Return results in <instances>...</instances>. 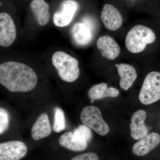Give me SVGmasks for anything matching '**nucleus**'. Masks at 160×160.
Masks as SVG:
<instances>
[{"instance_id":"15","label":"nucleus","mask_w":160,"mask_h":160,"mask_svg":"<svg viewBox=\"0 0 160 160\" xmlns=\"http://www.w3.org/2000/svg\"><path fill=\"white\" fill-rule=\"evenodd\" d=\"M70 33L75 42L79 46L87 45L92 38L91 29L83 22L74 23L72 26Z\"/></svg>"},{"instance_id":"7","label":"nucleus","mask_w":160,"mask_h":160,"mask_svg":"<svg viewBox=\"0 0 160 160\" xmlns=\"http://www.w3.org/2000/svg\"><path fill=\"white\" fill-rule=\"evenodd\" d=\"M27 146L19 141H11L0 144V160H20L26 156Z\"/></svg>"},{"instance_id":"12","label":"nucleus","mask_w":160,"mask_h":160,"mask_svg":"<svg viewBox=\"0 0 160 160\" xmlns=\"http://www.w3.org/2000/svg\"><path fill=\"white\" fill-rule=\"evenodd\" d=\"M160 143V134L156 132H152L147 134L133 145L132 152L137 156H143L157 147Z\"/></svg>"},{"instance_id":"3","label":"nucleus","mask_w":160,"mask_h":160,"mask_svg":"<svg viewBox=\"0 0 160 160\" xmlns=\"http://www.w3.org/2000/svg\"><path fill=\"white\" fill-rule=\"evenodd\" d=\"M52 62L61 79L67 82H72L80 75L79 62L76 58L65 52L58 51L52 57Z\"/></svg>"},{"instance_id":"11","label":"nucleus","mask_w":160,"mask_h":160,"mask_svg":"<svg viewBox=\"0 0 160 160\" xmlns=\"http://www.w3.org/2000/svg\"><path fill=\"white\" fill-rule=\"evenodd\" d=\"M147 114L144 110H139L135 112L132 117L130 125V134L135 140H140L148 133V128L145 124Z\"/></svg>"},{"instance_id":"4","label":"nucleus","mask_w":160,"mask_h":160,"mask_svg":"<svg viewBox=\"0 0 160 160\" xmlns=\"http://www.w3.org/2000/svg\"><path fill=\"white\" fill-rule=\"evenodd\" d=\"M139 99L145 105H150L160 99V72L152 71L146 75L140 90Z\"/></svg>"},{"instance_id":"13","label":"nucleus","mask_w":160,"mask_h":160,"mask_svg":"<svg viewBox=\"0 0 160 160\" xmlns=\"http://www.w3.org/2000/svg\"><path fill=\"white\" fill-rule=\"evenodd\" d=\"M117 70L120 77L119 85L122 89L127 90L131 88L137 78L136 70L133 66L129 64L121 63L117 66Z\"/></svg>"},{"instance_id":"16","label":"nucleus","mask_w":160,"mask_h":160,"mask_svg":"<svg viewBox=\"0 0 160 160\" xmlns=\"http://www.w3.org/2000/svg\"><path fill=\"white\" fill-rule=\"evenodd\" d=\"M30 7L38 25L41 26H46L50 18L49 4L44 0H32Z\"/></svg>"},{"instance_id":"6","label":"nucleus","mask_w":160,"mask_h":160,"mask_svg":"<svg viewBox=\"0 0 160 160\" xmlns=\"http://www.w3.org/2000/svg\"><path fill=\"white\" fill-rule=\"evenodd\" d=\"M17 38V29L12 18L6 12L0 13V46H11Z\"/></svg>"},{"instance_id":"17","label":"nucleus","mask_w":160,"mask_h":160,"mask_svg":"<svg viewBox=\"0 0 160 160\" xmlns=\"http://www.w3.org/2000/svg\"><path fill=\"white\" fill-rule=\"evenodd\" d=\"M61 146L74 151H82L87 148V142L74 135L73 132H67L63 133L59 138Z\"/></svg>"},{"instance_id":"2","label":"nucleus","mask_w":160,"mask_h":160,"mask_svg":"<svg viewBox=\"0 0 160 160\" xmlns=\"http://www.w3.org/2000/svg\"><path fill=\"white\" fill-rule=\"evenodd\" d=\"M156 39L155 33L151 28L138 25L132 28L126 35L125 46L129 52L138 54L142 52L148 45L154 42Z\"/></svg>"},{"instance_id":"20","label":"nucleus","mask_w":160,"mask_h":160,"mask_svg":"<svg viewBox=\"0 0 160 160\" xmlns=\"http://www.w3.org/2000/svg\"><path fill=\"white\" fill-rule=\"evenodd\" d=\"M73 133L77 137L87 142L90 141L92 138V132L90 128L85 125H81L75 129Z\"/></svg>"},{"instance_id":"10","label":"nucleus","mask_w":160,"mask_h":160,"mask_svg":"<svg viewBox=\"0 0 160 160\" xmlns=\"http://www.w3.org/2000/svg\"><path fill=\"white\" fill-rule=\"evenodd\" d=\"M97 47L102 56L109 60H114L121 53V48L115 40L109 35L99 38L97 41Z\"/></svg>"},{"instance_id":"5","label":"nucleus","mask_w":160,"mask_h":160,"mask_svg":"<svg viewBox=\"0 0 160 160\" xmlns=\"http://www.w3.org/2000/svg\"><path fill=\"white\" fill-rule=\"evenodd\" d=\"M82 122L96 133L101 136L109 133V127L104 121L101 110L94 106H88L83 108L80 114Z\"/></svg>"},{"instance_id":"22","label":"nucleus","mask_w":160,"mask_h":160,"mask_svg":"<svg viewBox=\"0 0 160 160\" xmlns=\"http://www.w3.org/2000/svg\"><path fill=\"white\" fill-rule=\"evenodd\" d=\"M71 160H99L97 155L93 152H87L78 155Z\"/></svg>"},{"instance_id":"21","label":"nucleus","mask_w":160,"mask_h":160,"mask_svg":"<svg viewBox=\"0 0 160 160\" xmlns=\"http://www.w3.org/2000/svg\"><path fill=\"white\" fill-rule=\"evenodd\" d=\"M9 124V113L4 108H0V134H2L7 130Z\"/></svg>"},{"instance_id":"23","label":"nucleus","mask_w":160,"mask_h":160,"mask_svg":"<svg viewBox=\"0 0 160 160\" xmlns=\"http://www.w3.org/2000/svg\"><path fill=\"white\" fill-rule=\"evenodd\" d=\"M120 92L118 90L113 87L107 88L103 96V98H116L118 96Z\"/></svg>"},{"instance_id":"9","label":"nucleus","mask_w":160,"mask_h":160,"mask_svg":"<svg viewBox=\"0 0 160 160\" xmlns=\"http://www.w3.org/2000/svg\"><path fill=\"white\" fill-rule=\"evenodd\" d=\"M100 18L104 26L110 31H116L122 25V16L117 8L110 4L104 5Z\"/></svg>"},{"instance_id":"14","label":"nucleus","mask_w":160,"mask_h":160,"mask_svg":"<svg viewBox=\"0 0 160 160\" xmlns=\"http://www.w3.org/2000/svg\"><path fill=\"white\" fill-rule=\"evenodd\" d=\"M52 132L51 125L48 115L43 113L40 115L31 129V135L36 141L49 136Z\"/></svg>"},{"instance_id":"1","label":"nucleus","mask_w":160,"mask_h":160,"mask_svg":"<svg viewBox=\"0 0 160 160\" xmlns=\"http://www.w3.org/2000/svg\"><path fill=\"white\" fill-rule=\"evenodd\" d=\"M38 81L34 70L24 63L8 61L0 65V83L11 92L31 91Z\"/></svg>"},{"instance_id":"19","label":"nucleus","mask_w":160,"mask_h":160,"mask_svg":"<svg viewBox=\"0 0 160 160\" xmlns=\"http://www.w3.org/2000/svg\"><path fill=\"white\" fill-rule=\"evenodd\" d=\"M108 88V85L106 83H101L96 84L89 89L88 95L91 100V102H93L95 100L103 99V96Z\"/></svg>"},{"instance_id":"18","label":"nucleus","mask_w":160,"mask_h":160,"mask_svg":"<svg viewBox=\"0 0 160 160\" xmlns=\"http://www.w3.org/2000/svg\"><path fill=\"white\" fill-rule=\"evenodd\" d=\"M54 123L53 129L56 132H60L66 129V123L65 113L59 107L54 109Z\"/></svg>"},{"instance_id":"24","label":"nucleus","mask_w":160,"mask_h":160,"mask_svg":"<svg viewBox=\"0 0 160 160\" xmlns=\"http://www.w3.org/2000/svg\"><path fill=\"white\" fill-rule=\"evenodd\" d=\"M0 3H1V6H2V2H1Z\"/></svg>"},{"instance_id":"8","label":"nucleus","mask_w":160,"mask_h":160,"mask_svg":"<svg viewBox=\"0 0 160 160\" xmlns=\"http://www.w3.org/2000/svg\"><path fill=\"white\" fill-rule=\"evenodd\" d=\"M78 8L74 0H65L60 5L59 9L55 12L53 22L55 26L63 27L68 26L72 21Z\"/></svg>"}]
</instances>
